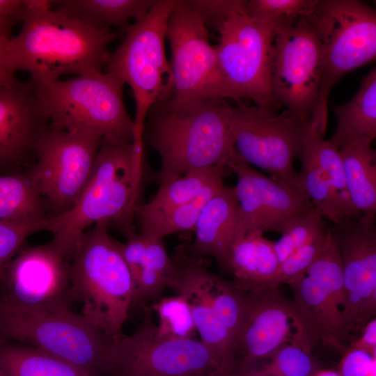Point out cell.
<instances>
[{
	"label": "cell",
	"instance_id": "d590c367",
	"mask_svg": "<svg viewBox=\"0 0 376 376\" xmlns=\"http://www.w3.org/2000/svg\"><path fill=\"white\" fill-rule=\"evenodd\" d=\"M327 227L324 218L315 206L295 217L285 227L280 239L274 242L280 264Z\"/></svg>",
	"mask_w": 376,
	"mask_h": 376
},
{
	"label": "cell",
	"instance_id": "f6af8a7d",
	"mask_svg": "<svg viewBox=\"0 0 376 376\" xmlns=\"http://www.w3.org/2000/svg\"><path fill=\"white\" fill-rule=\"evenodd\" d=\"M8 40H0V87L14 77L8 56L6 46Z\"/></svg>",
	"mask_w": 376,
	"mask_h": 376
},
{
	"label": "cell",
	"instance_id": "8d00e7d4",
	"mask_svg": "<svg viewBox=\"0 0 376 376\" xmlns=\"http://www.w3.org/2000/svg\"><path fill=\"white\" fill-rule=\"evenodd\" d=\"M217 314L235 340L240 330L244 311V293L233 281L214 274L212 285Z\"/></svg>",
	"mask_w": 376,
	"mask_h": 376
},
{
	"label": "cell",
	"instance_id": "f35d334b",
	"mask_svg": "<svg viewBox=\"0 0 376 376\" xmlns=\"http://www.w3.org/2000/svg\"><path fill=\"white\" fill-rule=\"evenodd\" d=\"M48 219L19 221H0V272L25 246L28 237L47 230Z\"/></svg>",
	"mask_w": 376,
	"mask_h": 376
},
{
	"label": "cell",
	"instance_id": "52a82bcc",
	"mask_svg": "<svg viewBox=\"0 0 376 376\" xmlns=\"http://www.w3.org/2000/svg\"><path fill=\"white\" fill-rule=\"evenodd\" d=\"M176 0H157L142 18L129 25L125 38L105 66L127 84L135 101L134 140L143 139V125L150 108L169 97L172 75L164 49L168 19Z\"/></svg>",
	"mask_w": 376,
	"mask_h": 376
},
{
	"label": "cell",
	"instance_id": "ac0fdd59",
	"mask_svg": "<svg viewBox=\"0 0 376 376\" xmlns=\"http://www.w3.org/2000/svg\"><path fill=\"white\" fill-rule=\"evenodd\" d=\"M297 318L293 302L279 288L245 292L242 321L235 339L231 375L249 373L282 347L296 344Z\"/></svg>",
	"mask_w": 376,
	"mask_h": 376
},
{
	"label": "cell",
	"instance_id": "d4e9b609",
	"mask_svg": "<svg viewBox=\"0 0 376 376\" xmlns=\"http://www.w3.org/2000/svg\"><path fill=\"white\" fill-rule=\"evenodd\" d=\"M157 0H57L54 9L76 17L97 31L125 32L130 19L139 20Z\"/></svg>",
	"mask_w": 376,
	"mask_h": 376
},
{
	"label": "cell",
	"instance_id": "1f68e13d",
	"mask_svg": "<svg viewBox=\"0 0 376 376\" xmlns=\"http://www.w3.org/2000/svg\"><path fill=\"white\" fill-rule=\"evenodd\" d=\"M224 187L223 180L217 181L207 187L191 201L160 215L138 221L139 234L147 239L160 240L170 234L194 230L203 206Z\"/></svg>",
	"mask_w": 376,
	"mask_h": 376
},
{
	"label": "cell",
	"instance_id": "ba28073f",
	"mask_svg": "<svg viewBox=\"0 0 376 376\" xmlns=\"http://www.w3.org/2000/svg\"><path fill=\"white\" fill-rule=\"evenodd\" d=\"M297 318L296 344L311 353L318 342L344 353L347 334L343 318L342 264L328 226L322 249L304 274L288 283Z\"/></svg>",
	"mask_w": 376,
	"mask_h": 376
},
{
	"label": "cell",
	"instance_id": "f1b7e54d",
	"mask_svg": "<svg viewBox=\"0 0 376 376\" xmlns=\"http://www.w3.org/2000/svg\"><path fill=\"white\" fill-rule=\"evenodd\" d=\"M0 364L8 376H92L60 358L11 341H0Z\"/></svg>",
	"mask_w": 376,
	"mask_h": 376
},
{
	"label": "cell",
	"instance_id": "277c9868",
	"mask_svg": "<svg viewBox=\"0 0 376 376\" xmlns=\"http://www.w3.org/2000/svg\"><path fill=\"white\" fill-rule=\"evenodd\" d=\"M105 223L84 231L69 258L70 292L81 315L111 340L123 336L134 293L130 271Z\"/></svg>",
	"mask_w": 376,
	"mask_h": 376
},
{
	"label": "cell",
	"instance_id": "e0dca14e",
	"mask_svg": "<svg viewBox=\"0 0 376 376\" xmlns=\"http://www.w3.org/2000/svg\"><path fill=\"white\" fill-rule=\"evenodd\" d=\"M342 264L343 318L349 336L376 314V219L360 214L330 226Z\"/></svg>",
	"mask_w": 376,
	"mask_h": 376
},
{
	"label": "cell",
	"instance_id": "83f0119b",
	"mask_svg": "<svg viewBox=\"0 0 376 376\" xmlns=\"http://www.w3.org/2000/svg\"><path fill=\"white\" fill-rule=\"evenodd\" d=\"M226 169L215 168L189 172L159 185L150 201L136 205L134 220L144 221L191 201L207 187L223 180Z\"/></svg>",
	"mask_w": 376,
	"mask_h": 376
},
{
	"label": "cell",
	"instance_id": "c3c4849f",
	"mask_svg": "<svg viewBox=\"0 0 376 376\" xmlns=\"http://www.w3.org/2000/svg\"><path fill=\"white\" fill-rule=\"evenodd\" d=\"M0 376H8L6 372L4 371L3 368L1 366V364H0Z\"/></svg>",
	"mask_w": 376,
	"mask_h": 376
},
{
	"label": "cell",
	"instance_id": "836d02e7",
	"mask_svg": "<svg viewBox=\"0 0 376 376\" xmlns=\"http://www.w3.org/2000/svg\"><path fill=\"white\" fill-rule=\"evenodd\" d=\"M150 309L157 316L155 332L158 337L170 340L194 338L196 329L189 302L183 295L162 297Z\"/></svg>",
	"mask_w": 376,
	"mask_h": 376
},
{
	"label": "cell",
	"instance_id": "44dd1931",
	"mask_svg": "<svg viewBox=\"0 0 376 376\" xmlns=\"http://www.w3.org/2000/svg\"><path fill=\"white\" fill-rule=\"evenodd\" d=\"M174 260L178 272L171 289L187 299L199 340L212 352L223 370L230 375L235 368V343L214 306L212 285L214 274L182 251Z\"/></svg>",
	"mask_w": 376,
	"mask_h": 376
},
{
	"label": "cell",
	"instance_id": "bcb514c9",
	"mask_svg": "<svg viewBox=\"0 0 376 376\" xmlns=\"http://www.w3.org/2000/svg\"><path fill=\"white\" fill-rule=\"evenodd\" d=\"M309 376H340L336 370L319 368Z\"/></svg>",
	"mask_w": 376,
	"mask_h": 376
},
{
	"label": "cell",
	"instance_id": "5b68a950",
	"mask_svg": "<svg viewBox=\"0 0 376 376\" xmlns=\"http://www.w3.org/2000/svg\"><path fill=\"white\" fill-rule=\"evenodd\" d=\"M319 39L322 74L316 110L308 122L324 136L330 91L347 73L376 56V12L357 0H318L309 16Z\"/></svg>",
	"mask_w": 376,
	"mask_h": 376
},
{
	"label": "cell",
	"instance_id": "d6986e66",
	"mask_svg": "<svg viewBox=\"0 0 376 376\" xmlns=\"http://www.w3.org/2000/svg\"><path fill=\"white\" fill-rule=\"evenodd\" d=\"M228 168L237 177L234 188L240 212L236 236L253 231L281 233L291 220L314 206L303 191L261 174L236 152Z\"/></svg>",
	"mask_w": 376,
	"mask_h": 376
},
{
	"label": "cell",
	"instance_id": "7402d4cb",
	"mask_svg": "<svg viewBox=\"0 0 376 376\" xmlns=\"http://www.w3.org/2000/svg\"><path fill=\"white\" fill-rule=\"evenodd\" d=\"M116 245L134 283L131 308L144 306L148 301L162 297L166 288H171L178 267L163 239L150 240L135 233L125 243L116 240Z\"/></svg>",
	"mask_w": 376,
	"mask_h": 376
},
{
	"label": "cell",
	"instance_id": "7a4b0ae2",
	"mask_svg": "<svg viewBox=\"0 0 376 376\" xmlns=\"http://www.w3.org/2000/svg\"><path fill=\"white\" fill-rule=\"evenodd\" d=\"M226 100H179L155 104L143 130L144 144L159 155V185L187 173L228 168L235 153Z\"/></svg>",
	"mask_w": 376,
	"mask_h": 376
},
{
	"label": "cell",
	"instance_id": "b9f144b4",
	"mask_svg": "<svg viewBox=\"0 0 376 376\" xmlns=\"http://www.w3.org/2000/svg\"><path fill=\"white\" fill-rule=\"evenodd\" d=\"M375 357L362 351L347 349L343 353L337 371L340 376H366Z\"/></svg>",
	"mask_w": 376,
	"mask_h": 376
},
{
	"label": "cell",
	"instance_id": "484cf974",
	"mask_svg": "<svg viewBox=\"0 0 376 376\" xmlns=\"http://www.w3.org/2000/svg\"><path fill=\"white\" fill-rule=\"evenodd\" d=\"M336 128L330 141L338 148L352 142L372 143L376 137V70L363 79L357 94L334 108Z\"/></svg>",
	"mask_w": 376,
	"mask_h": 376
},
{
	"label": "cell",
	"instance_id": "ffe728a7",
	"mask_svg": "<svg viewBox=\"0 0 376 376\" xmlns=\"http://www.w3.org/2000/svg\"><path fill=\"white\" fill-rule=\"evenodd\" d=\"M48 125L33 83L13 77L0 87L1 175L27 171Z\"/></svg>",
	"mask_w": 376,
	"mask_h": 376
},
{
	"label": "cell",
	"instance_id": "4dcf8cb0",
	"mask_svg": "<svg viewBox=\"0 0 376 376\" xmlns=\"http://www.w3.org/2000/svg\"><path fill=\"white\" fill-rule=\"evenodd\" d=\"M302 139L327 174L340 221L359 216L350 201L338 148L330 140H325L324 136L312 131L307 124L304 126Z\"/></svg>",
	"mask_w": 376,
	"mask_h": 376
},
{
	"label": "cell",
	"instance_id": "74e56055",
	"mask_svg": "<svg viewBox=\"0 0 376 376\" xmlns=\"http://www.w3.org/2000/svg\"><path fill=\"white\" fill-rule=\"evenodd\" d=\"M318 3V0H249L246 11L256 19L292 22L309 16Z\"/></svg>",
	"mask_w": 376,
	"mask_h": 376
},
{
	"label": "cell",
	"instance_id": "30bf717a",
	"mask_svg": "<svg viewBox=\"0 0 376 376\" xmlns=\"http://www.w3.org/2000/svg\"><path fill=\"white\" fill-rule=\"evenodd\" d=\"M0 341L26 345L60 358L92 376L106 373L113 340L72 310L0 312Z\"/></svg>",
	"mask_w": 376,
	"mask_h": 376
},
{
	"label": "cell",
	"instance_id": "f546056e",
	"mask_svg": "<svg viewBox=\"0 0 376 376\" xmlns=\"http://www.w3.org/2000/svg\"><path fill=\"white\" fill-rule=\"evenodd\" d=\"M49 219L46 201L26 172L0 175V221Z\"/></svg>",
	"mask_w": 376,
	"mask_h": 376
},
{
	"label": "cell",
	"instance_id": "7bdbcfd3",
	"mask_svg": "<svg viewBox=\"0 0 376 376\" xmlns=\"http://www.w3.org/2000/svg\"><path fill=\"white\" fill-rule=\"evenodd\" d=\"M23 0H0V40H9L13 29L21 23Z\"/></svg>",
	"mask_w": 376,
	"mask_h": 376
},
{
	"label": "cell",
	"instance_id": "8fae6325",
	"mask_svg": "<svg viewBox=\"0 0 376 376\" xmlns=\"http://www.w3.org/2000/svg\"><path fill=\"white\" fill-rule=\"evenodd\" d=\"M150 308L141 324L109 345L106 373L111 376H214L227 375L212 352L194 338L158 337Z\"/></svg>",
	"mask_w": 376,
	"mask_h": 376
},
{
	"label": "cell",
	"instance_id": "9c48e42d",
	"mask_svg": "<svg viewBox=\"0 0 376 376\" xmlns=\"http://www.w3.org/2000/svg\"><path fill=\"white\" fill-rule=\"evenodd\" d=\"M289 23L253 18L246 12L224 22L216 49L229 98L237 103L251 100L258 107L280 109L271 92V58L276 33Z\"/></svg>",
	"mask_w": 376,
	"mask_h": 376
},
{
	"label": "cell",
	"instance_id": "4fadbf2b",
	"mask_svg": "<svg viewBox=\"0 0 376 376\" xmlns=\"http://www.w3.org/2000/svg\"><path fill=\"white\" fill-rule=\"evenodd\" d=\"M102 139L49 124L45 129L35 161L25 172L46 201L49 218L75 205L89 180Z\"/></svg>",
	"mask_w": 376,
	"mask_h": 376
},
{
	"label": "cell",
	"instance_id": "681fc988",
	"mask_svg": "<svg viewBox=\"0 0 376 376\" xmlns=\"http://www.w3.org/2000/svg\"><path fill=\"white\" fill-rule=\"evenodd\" d=\"M214 376H230V375H223V374H218V375H214Z\"/></svg>",
	"mask_w": 376,
	"mask_h": 376
},
{
	"label": "cell",
	"instance_id": "e575fe53",
	"mask_svg": "<svg viewBox=\"0 0 376 376\" xmlns=\"http://www.w3.org/2000/svg\"><path fill=\"white\" fill-rule=\"evenodd\" d=\"M319 368L311 353L290 343L278 350L257 368L230 376H309Z\"/></svg>",
	"mask_w": 376,
	"mask_h": 376
},
{
	"label": "cell",
	"instance_id": "ab89813d",
	"mask_svg": "<svg viewBox=\"0 0 376 376\" xmlns=\"http://www.w3.org/2000/svg\"><path fill=\"white\" fill-rule=\"evenodd\" d=\"M327 228L320 231L280 264L272 288H279L282 284H288L305 274L322 249Z\"/></svg>",
	"mask_w": 376,
	"mask_h": 376
},
{
	"label": "cell",
	"instance_id": "ee69618b",
	"mask_svg": "<svg viewBox=\"0 0 376 376\" xmlns=\"http://www.w3.org/2000/svg\"><path fill=\"white\" fill-rule=\"evenodd\" d=\"M361 333L359 337L350 342L347 349L362 351L371 357H376V318L369 320Z\"/></svg>",
	"mask_w": 376,
	"mask_h": 376
},
{
	"label": "cell",
	"instance_id": "7dc6e473",
	"mask_svg": "<svg viewBox=\"0 0 376 376\" xmlns=\"http://www.w3.org/2000/svg\"><path fill=\"white\" fill-rule=\"evenodd\" d=\"M366 376H376V357L373 358Z\"/></svg>",
	"mask_w": 376,
	"mask_h": 376
},
{
	"label": "cell",
	"instance_id": "9a60e30c",
	"mask_svg": "<svg viewBox=\"0 0 376 376\" xmlns=\"http://www.w3.org/2000/svg\"><path fill=\"white\" fill-rule=\"evenodd\" d=\"M69 260L49 242L24 246L0 272V312L72 310Z\"/></svg>",
	"mask_w": 376,
	"mask_h": 376
},
{
	"label": "cell",
	"instance_id": "5bb4252c",
	"mask_svg": "<svg viewBox=\"0 0 376 376\" xmlns=\"http://www.w3.org/2000/svg\"><path fill=\"white\" fill-rule=\"evenodd\" d=\"M321 74L320 45L313 25L299 17L283 26L276 35L271 58L270 88L276 104L306 125L317 108Z\"/></svg>",
	"mask_w": 376,
	"mask_h": 376
},
{
	"label": "cell",
	"instance_id": "60d3db41",
	"mask_svg": "<svg viewBox=\"0 0 376 376\" xmlns=\"http://www.w3.org/2000/svg\"><path fill=\"white\" fill-rule=\"evenodd\" d=\"M187 6L209 30L219 31L224 22L231 16L246 11L243 0H185Z\"/></svg>",
	"mask_w": 376,
	"mask_h": 376
},
{
	"label": "cell",
	"instance_id": "3957f363",
	"mask_svg": "<svg viewBox=\"0 0 376 376\" xmlns=\"http://www.w3.org/2000/svg\"><path fill=\"white\" fill-rule=\"evenodd\" d=\"M22 26L6 49L15 72L24 71L36 86L67 74L102 72L108 47L118 33L97 31L54 9L33 10L22 6Z\"/></svg>",
	"mask_w": 376,
	"mask_h": 376
},
{
	"label": "cell",
	"instance_id": "2e32d148",
	"mask_svg": "<svg viewBox=\"0 0 376 376\" xmlns=\"http://www.w3.org/2000/svg\"><path fill=\"white\" fill-rule=\"evenodd\" d=\"M171 48L170 96L179 100H226L228 94L220 70L216 46L207 29L185 0H176L167 22Z\"/></svg>",
	"mask_w": 376,
	"mask_h": 376
},
{
	"label": "cell",
	"instance_id": "8992f818",
	"mask_svg": "<svg viewBox=\"0 0 376 376\" xmlns=\"http://www.w3.org/2000/svg\"><path fill=\"white\" fill-rule=\"evenodd\" d=\"M124 85L110 73L95 72L36 88L52 127L132 142L134 123L123 100Z\"/></svg>",
	"mask_w": 376,
	"mask_h": 376
},
{
	"label": "cell",
	"instance_id": "cb8c5ba5",
	"mask_svg": "<svg viewBox=\"0 0 376 376\" xmlns=\"http://www.w3.org/2000/svg\"><path fill=\"white\" fill-rule=\"evenodd\" d=\"M280 262L274 242L260 231L236 236L229 255V273L242 291L272 288Z\"/></svg>",
	"mask_w": 376,
	"mask_h": 376
},
{
	"label": "cell",
	"instance_id": "d6a6232c",
	"mask_svg": "<svg viewBox=\"0 0 376 376\" xmlns=\"http://www.w3.org/2000/svg\"><path fill=\"white\" fill-rule=\"evenodd\" d=\"M299 155L301 168L298 175L301 189L324 219L334 224L340 221L327 174L303 139Z\"/></svg>",
	"mask_w": 376,
	"mask_h": 376
},
{
	"label": "cell",
	"instance_id": "6da1fadb",
	"mask_svg": "<svg viewBox=\"0 0 376 376\" xmlns=\"http://www.w3.org/2000/svg\"><path fill=\"white\" fill-rule=\"evenodd\" d=\"M143 141L103 137L89 180L75 205L48 219L49 243L69 260L80 235L91 226L105 223L127 237L134 233V212L148 167Z\"/></svg>",
	"mask_w": 376,
	"mask_h": 376
},
{
	"label": "cell",
	"instance_id": "4316f807",
	"mask_svg": "<svg viewBox=\"0 0 376 376\" xmlns=\"http://www.w3.org/2000/svg\"><path fill=\"white\" fill-rule=\"evenodd\" d=\"M338 149L352 205L360 214H375L376 152L372 143L352 142Z\"/></svg>",
	"mask_w": 376,
	"mask_h": 376
},
{
	"label": "cell",
	"instance_id": "7c38bea8",
	"mask_svg": "<svg viewBox=\"0 0 376 376\" xmlns=\"http://www.w3.org/2000/svg\"><path fill=\"white\" fill-rule=\"evenodd\" d=\"M228 117L236 152L243 160L267 172L276 182L303 191L293 164L304 126L297 117L287 109L278 113L242 102L228 105Z\"/></svg>",
	"mask_w": 376,
	"mask_h": 376
},
{
	"label": "cell",
	"instance_id": "603a6c76",
	"mask_svg": "<svg viewBox=\"0 0 376 376\" xmlns=\"http://www.w3.org/2000/svg\"><path fill=\"white\" fill-rule=\"evenodd\" d=\"M240 205L234 187L224 186L203 206L194 226V256H212L229 273V255L236 237Z\"/></svg>",
	"mask_w": 376,
	"mask_h": 376
}]
</instances>
